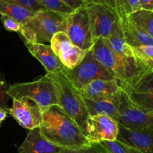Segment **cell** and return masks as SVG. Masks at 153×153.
I'll use <instances>...</instances> for the list:
<instances>
[{"label":"cell","instance_id":"25","mask_svg":"<svg viewBox=\"0 0 153 153\" xmlns=\"http://www.w3.org/2000/svg\"><path fill=\"white\" fill-rule=\"evenodd\" d=\"M117 3L120 19L141 9L139 0H117Z\"/></svg>","mask_w":153,"mask_h":153},{"label":"cell","instance_id":"20","mask_svg":"<svg viewBox=\"0 0 153 153\" xmlns=\"http://www.w3.org/2000/svg\"><path fill=\"white\" fill-rule=\"evenodd\" d=\"M34 13L22 6L14 3L8 2L4 0H0V15L13 18L22 25L28 22Z\"/></svg>","mask_w":153,"mask_h":153},{"label":"cell","instance_id":"13","mask_svg":"<svg viewBox=\"0 0 153 153\" xmlns=\"http://www.w3.org/2000/svg\"><path fill=\"white\" fill-rule=\"evenodd\" d=\"M117 140L143 153H153V131L151 130L128 128L119 124Z\"/></svg>","mask_w":153,"mask_h":153},{"label":"cell","instance_id":"1","mask_svg":"<svg viewBox=\"0 0 153 153\" xmlns=\"http://www.w3.org/2000/svg\"><path fill=\"white\" fill-rule=\"evenodd\" d=\"M40 130L43 137L64 149H73L91 144L77 124L58 105L43 111Z\"/></svg>","mask_w":153,"mask_h":153},{"label":"cell","instance_id":"10","mask_svg":"<svg viewBox=\"0 0 153 153\" xmlns=\"http://www.w3.org/2000/svg\"><path fill=\"white\" fill-rule=\"evenodd\" d=\"M12 100L13 103L7 110V114L13 117L20 126L28 130L40 127L43 120V111L35 102L27 97Z\"/></svg>","mask_w":153,"mask_h":153},{"label":"cell","instance_id":"15","mask_svg":"<svg viewBox=\"0 0 153 153\" xmlns=\"http://www.w3.org/2000/svg\"><path fill=\"white\" fill-rule=\"evenodd\" d=\"M63 149L46 140L38 127L30 130L18 149V153H60Z\"/></svg>","mask_w":153,"mask_h":153},{"label":"cell","instance_id":"8","mask_svg":"<svg viewBox=\"0 0 153 153\" xmlns=\"http://www.w3.org/2000/svg\"><path fill=\"white\" fill-rule=\"evenodd\" d=\"M122 90L134 105L153 113V70L144 71Z\"/></svg>","mask_w":153,"mask_h":153},{"label":"cell","instance_id":"3","mask_svg":"<svg viewBox=\"0 0 153 153\" xmlns=\"http://www.w3.org/2000/svg\"><path fill=\"white\" fill-rule=\"evenodd\" d=\"M55 84L58 106L71 118L85 136L86 120L88 114L82 97L62 72L47 73Z\"/></svg>","mask_w":153,"mask_h":153},{"label":"cell","instance_id":"33","mask_svg":"<svg viewBox=\"0 0 153 153\" xmlns=\"http://www.w3.org/2000/svg\"><path fill=\"white\" fill-rule=\"evenodd\" d=\"M7 111L0 108V125H1V123L6 119V117H7Z\"/></svg>","mask_w":153,"mask_h":153},{"label":"cell","instance_id":"29","mask_svg":"<svg viewBox=\"0 0 153 153\" xmlns=\"http://www.w3.org/2000/svg\"><path fill=\"white\" fill-rule=\"evenodd\" d=\"M1 21L2 22L3 26L7 31L19 32L22 27V24L13 18L7 16H1Z\"/></svg>","mask_w":153,"mask_h":153},{"label":"cell","instance_id":"19","mask_svg":"<svg viewBox=\"0 0 153 153\" xmlns=\"http://www.w3.org/2000/svg\"><path fill=\"white\" fill-rule=\"evenodd\" d=\"M105 40L114 53L128 58L134 57L131 47L126 43L120 23Z\"/></svg>","mask_w":153,"mask_h":153},{"label":"cell","instance_id":"11","mask_svg":"<svg viewBox=\"0 0 153 153\" xmlns=\"http://www.w3.org/2000/svg\"><path fill=\"white\" fill-rule=\"evenodd\" d=\"M119 123L107 115L88 116L86 120L85 137L91 143L116 140Z\"/></svg>","mask_w":153,"mask_h":153},{"label":"cell","instance_id":"5","mask_svg":"<svg viewBox=\"0 0 153 153\" xmlns=\"http://www.w3.org/2000/svg\"><path fill=\"white\" fill-rule=\"evenodd\" d=\"M62 73L77 91L95 80H115L111 73L97 61L91 49L77 66L73 69L65 67Z\"/></svg>","mask_w":153,"mask_h":153},{"label":"cell","instance_id":"16","mask_svg":"<svg viewBox=\"0 0 153 153\" xmlns=\"http://www.w3.org/2000/svg\"><path fill=\"white\" fill-rule=\"evenodd\" d=\"M121 92L122 91L114 97L95 100L82 97L88 115H107L115 120L118 113Z\"/></svg>","mask_w":153,"mask_h":153},{"label":"cell","instance_id":"22","mask_svg":"<svg viewBox=\"0 0 153 153\" xmlns=\"http://www.w3.org/2000/svg\"><path fill=\"white\" fill-rule=\"evenodd\" d=\"M39 4L43 7V9L49 11L55 12L66 18L71 14L74 10L69 7L61 0H37Z\"/></svg>","mask_w":153,"mask_h":153},{"label":"cell","instance_id":"6","mask_svg":"<svg viewBox=\"0 0 153 153\" xmlns=\"http://www.w3.org/2000/svg\"><path fill=\"white\" fill-rule=\"evenodd\" d=\"M86 9L94 43L99 39H106L120 23V17L112 9L100 4L88 3Z\"/></svg>","mask_w":153,"mask_h":153},{"label":"cell","instance_id":"23","mask_svg":"<svg viewBox=\"0 0 153 153\" xmlns=\"http://www.w3.org/2000/svg\"><path fill=\"white\" fill-rule=\"evenodd\" d=\"M133 54L146 68L153 70V46L131 47Z\"/></svg>","mask_w":153,"mask_h":153},{"label":"cell","instance_id":"7","mask_svg":"<svg viewBox=\"0 0 153 153\" xmlns=\"http://www.w3.org/2000/svg\"><path fill=\"white\" fill-rule=\"evenodd\" d=\"M66 23L65 33L73 44L84 50H90L94 43L86 6L74 10L66 17Z\"/></svg>","mask_w":153,"mask_h":153},{"label":"cell","instance_id":"30","mask_svg":"<svg viewBox=\"0 0 153 153\" xmlns=\"http://www.w3.org/2000/svg\"><path fill=\"white\" fill-rule=\"evenodd\" d=\"M85 1L87 2V4L88 3H94V4H102V5L106 6V7L114 10L118 14V7L117 0H85Z\"/></svg>","mask_w":153,"mask_h":153},{"label":"cell","instance_id":"17","mask_svg":"<svg viewBox=\"0 0 153 153\" xmlns=\"http://www.w3.org/2000/svg\"><path fill=\"white\" fill-rule=\"evenodd\" d=\"M122 91L116 80H102L99 79L91 82L79 90L78 92L82 97L91 100L112 97Z\"/></svg>","mask_w":153,"mask_h":153},{"label":"cell","instance_id":"26","mask_svg":"<svg viewBox=\"0 0 153 153\" xmlns=\"http://www.w3.org/2000/svg\"><path fill=\"white\" fill-rule=\"evenodd\" d=\"M10 85L2 73H0V108L7 111L9 109L8 100L10 99L7 94V91Z\"/></svg>","mask_w":153,"mask_h":153},{"label":"cell","instance_id":"24","mask_svg":"<svg viewBox=\"0 0 153 153\" xmlns=\"http://www.w3.org/2000/svg\"><path fill=\"white\" fill-rule=\"evenodd\" d=\"M99 143L108 153H143L136 148L128 146L117 140L113 141H102Z\"/></svg>","mask_w":153,"mask_h":153},{"label":"cell","instance_id":"31","mask_svg":"<svg viewBox=\"0 0 153 153\" xmlns=\"http://www.w3.org/2000/svg\"><path fill=\"white\" fill-rule=\"evenodd\" d=\"M61 1H64L67 5L74 10L84 7L87 4L85 0H61Z\"/></svg>","mask_w":153,"mask_h":153},{"label":"cell","instance_id":"18","mask_svg":"<svg viewBox=\"0 0 153 153\" xmlns=\"http://www.w3.org/2000/svg\"><path fill=\"white\" fill-rule=\"evenodd\" d=\"M120 24L126 43L131 47L153 46V39L137 25L131 22L128 16L120 19Z\"/></svg>","mask_w":153,"mask_h":153},{"label":"cell","instance_id":"9","mask_svg":"<svg viewBox=\"0 0 153 153\" xmlns=\"http://www.w3.org/2000/svg\"><path fill=\"white\" fill-rule=\"evenodd\" d=\"M115 120L128 128L153 131V113L145 111L134 105L122 90L118 113Z\"/></svg>","mask_w":153,"mask_h":153},{"label":"cell","instance_id":"32","mask_svg":"<svg viewBox=\"0 0 153 153\" xmlns=\"http://www.w3.org/2000/svg\"><path fill=\"white\" fill-rule=\"evenodd\" d=\"M141 9L153 10V0H139Z\"/></svg>","mask_w":153,"mask_h":153},{"label":"cell","instance_id":"14","mask_svg":"<svg viewBox=\"0 0 153 153\" xmlns=\"http://www.w3.org/2000/svg\"><path fill=\"white\" fill-rule=\"evenodd\" d=\"M24 43L32 56L37 58L43 66L47 72L46 73L64 71L65 67L54 53L50 45L26 41L24 42Z\"/></svg>","mask_w":153,"mask_h":153},{"label":"cell","instance_id":"12","mask_svg":"<svg viewBox=\"0 0 153 153\" xmlns=\"http://www.w3.org/2000/svg\"><path fill=\"white\" fill-rule=\"evenodd\" d=\"M50 46L63 65L67 69H73L83 60L88 51L73 44L65 32L59 31L54 34Z\"/></svg>","mask_w":153,"mask_h":153},{"label":"cell","instance_id":"4","mask_svg":"<svg viewBox=\"0 0 153 153\" xmlns=\"http://www.w3.org/2000/svg\"><path fill=\"white\" fill-rule=\"evenodd\" d=\"M7 94L11 99L27 97L35 102L42 111L58 105L56 88L52 78L46 73L37 80L10 85Z\"/></svg>","mask_w":153,"mask_h":153},{"label":"cell","instance_id":"28","mask_svg":"<svg viewBox=\"0 0 153 153\" xmlns=\"http://www.w3.org/2000/svg\"><path fill=\"white\" fill-rule=\"evenodd\" d=\"M4 1L22 6L34 13L43 9V7L39 4L37 0H4Z\"/></svg>","mask_w":153,"mask_h":153},{"label":"cell","instance_id":"21","mask_svg":"<svg viewBox=\"0 0 153 153\" xmlns=\"http://www.w3.org/2000/svg\"><path fill=\"white\" fill-rule=\"evenodd\" d=\"M127 16L153 39V10L140 9Z\"/></svg>","mask_w":153,"mask_h":153},{"label":"cell","instance_id":"2","mask_svg":"<svg viewBox=\"0 0 153 153\" xmlns=\"http://www.w3.org/2000/svg\"><path fill=\"white\" fill-rule=\"evenodd\" d=\"M66 18L45 9L35 12L31 19L22 25L19 34L25 41L30 43H50L54 34L65 32Z\"/></svg>","mask_w":153,"mask_h":153},{"label":"cell","instance_id":"27","mask_svg":"<svg viewBox=\"0 0 153 153\" xmlns=\"http://www.w3.org/2000/svg\"><path fill=\"white\" fill-rule=\"evenodd\" d=\"M60 153H108L100 143H91L88 146L73 149H63Z\"/></svg>","mask_w":153,"mask_h":153}]
</instances>
